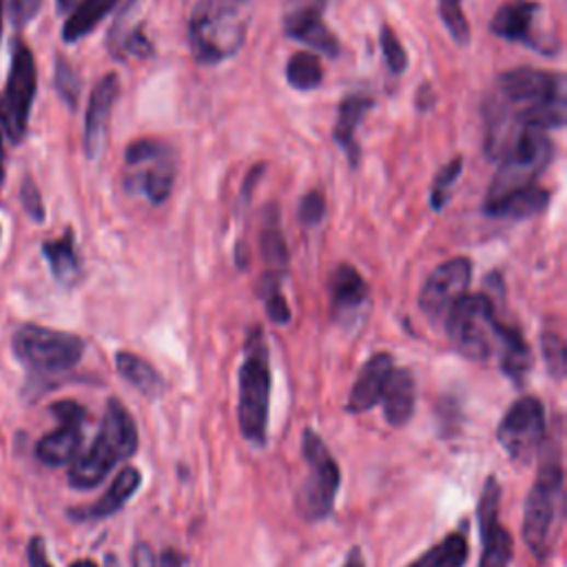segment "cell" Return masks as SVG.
I'll use <instances>...</instances> for the list:
<instances>
[{"label":"cell","instance_id":"1","mask_svg":"<svg viewBox=\"0 0 567 567\" xmlns=\"http://www.w3.org/2000/svg\"><path fill=\"white\" fill-rule=\"evenodd\" d=\"M567 116L565 76L541 69H510L499 76L486 120V151L499 160L525 127L560 129Z\"/></svg>","mask_w":567,"mask_h":567},{"label":"cell","instance_id":"2","mask_svg":"<svg viewBox=\"0 0 567 567\" xmlns=\"http://www.w3.org/2000/svg\"><path fill=\"white\" fill-rule=\"evenodd\" d=\"M563 461L556 441L541 445L536 482L528 493L523 510V541L539 560H545L558 539L563 523Z\"/></svg>","mask_w":567,"mask_h":567},{"label":"cell","instance_id":"3","mask_svg":"<svg viewBox=\"0 0 567 567\" xmlns=\"http://www.w3.org/2000/svg\"><path fill=\"white\" fill-rule=\"evenodd\" d=\"M251 0H198L188 21V45L200 65L235 56L248 34Z\"/></svg>","mask_w":567,"mask_h":567},{"label":"cell","instance_id":"4","mask_svg":"<svg viewBox=\"0 0 567 567\" xmlns=\"http://www.w3.org/2000/svg\"><path fill=\"white\" fill-rule=\"evenodd\" d=\"M136 452L138 426L131 413L118 400H109L96 441L71 463L69 484L76 490L96 488L107 479L116 463L131 459Z\"/></svg>","mask_w":567,"mask_h":567},{"label":"cell","instance_id":"5","mask_svg":"<svg viewBox=\"0 0 567 567\" xmlns=\"http://www.w3.org/2000/svg\"><path fill=\"white\" fill-rule=\"evenodd\" d=\"M270 359L259 328L246 335L244 359L240 366V402L238 419L242 437L253 445H264L268 435L270 406Z\"/></svg>","mask_w":567,"mask_h":567},{"label":"cell","instance_id":"6","mask_svg":"<svg viewBox=\"0 0 567 567\" xmlns=\"http://www.w3.org/2000/svg\"><path fill=\"white\" fill-rule=\"evenodd\" d=\"M443 328L452 346L470 361H488L499 350L504 322L488 296H465L448 313Z\"/></svg>","mask_w":567,"mask_h":567},{"label":"cell","instance_id":"7","mask_svg":"<svg viewBox=\"0 0 567 567\" xmlns=\"http://www.w3.org/2000/svg\"><path fill=\"white\" fill-rule=\"evenodd\" d=\"M552 153L554 144L547 131L541 127H525L499 158V169L488 188L486 207L534 186V180L549 164Z\"/></svg>","mask_w":567,"mask_h":567},{"label":"cell","instance_id":"8","mask_svg":"<svg viewBox=\"0 0 567 567\" xmlns=\"http://www.w3.org/2000/svg\"><path fill=\"white\" fill-rule=\"evenodd\" d=\"M302 454L306 479L298 495V512L306 521H324L335 510L342 472L326 441L313 428H306L302 435Z\"/></svg>","mask_w":567,"mask_h":567},{"label":"cell","instance_id":"9","mask_svg":"<svg viewBox=\"0 0 567 567\" xmlns=\"http://www.w3.org/2000/svg\"><path fill=\"white\" fill-rule=\"evenodd\" d=\"M127 188L151 205H164L173 192L177 162L169 144L155 138H140L125 151Z\"/></svg>","mask_w":567,"mask_h":567},{"label":"cell","instance_id":"10","mask_svg":"<svg viewBox=\"0 0 567 567\" xmlns=\"http://www.w3.org/2000/svg\"><path fill=\"white\" fill-rule=\"evenodd\" d=\"M14 352L34 372L54 374L71 370L82 359L84 342L73 333L27 324L14 335Z\"/></svg>","mask_w":567,"mask_h":567},{"label":"cell","instance_id":"11","mask_svg":"<svg viewBox=\"0 0 567 567\" xmlns=\"http://www.w3.org/2000/svg\"><path fill=\"white\" fill-rule=\"evenodd\" d=\"M36 96V62L32 49L23 43H14L12 69L8 84L0 93V127L5 136L19 144L23 142L30 125V112Z\"/></svg>","mask_w":567,"mask_h":567},{"label":"cell","instance_id":"12","mask_svg":"<svg viewBox=\"0 0 567 567\" xmlns=\"http://www.w3.org/2000/svg\"><path fill=\"white\" fill-rule=\"evenodd\" d=\"M545 406L536 397H521L501 419L497 430L501 448L517 463H530L545 441Z\"/></svg>","mask_w":567,"mask_h":567},{"label":"cell","instance_id":"13","mask_svg":"<svg viewBox=\"0 0 567 567\" xmlns=\"http://www.w3.org/2000/svg\"><path fill=\"white\" fill-rule=\"evenodd\" d=\"M472 279V262L467 257H452L439 264L426 279L419 293V309L432 324H443L459 300L467 296Z\"/></svg>","mask_w":567,"mask_h":567},{"label":"cell","instance_id":"14","mask_svg":"<svg viewBox=\"0 0 567 567\" xmlns=\"http://www.w3.org/2000/svg\"><path fill=\"white\" fill-rule=\"evenodd\" d=\"M541 14L543 10L534 0H508L497 10L490 30L508 43H519L543 56H552L558 51V40L543 32Z\"/></svg>","mask_w":567,"mask_h":567},{"label":"cell","instance_id":"15","mask_svg":"<svg viewBox=\"0 0 567 567\" xmlns=\"http://www.w3.org/2000/svg\"><path fill=\"white\" fill-rule=\"evenodd\" d=\"M499 508H501V484L497 482V477H488L477 506V521L482 532L479 567H508L512 560L514 543H512V534L501 523Z\"/></svg>","mask_w":567,"mask_h":567},{"label":"cell","instance_id":"16","mask_svg":"<svg viewBox=\"0 0 567 567\" xmlns=\"http://www.w3.org/2000/svg\"><path fill=\"white\" fill-rule=\"evenodd\" d=\"M51 415L60 421V428L38 441L36 454L45 465L58 467L73 463L82 448V426L86 410L76 402H58L51 406Z\"/></svg>","mask_w":567,"mask_h":567},{"label":"cell","instance_id":"17","mask_svg":"<svg viewBox=\"0 0 567 567\" xmlns=\"http://www.w3.org/2000/svg\"><path fill=\"white\" fill-rule=\"evenodd\" d=\"M331 309L342 326H355L368 311L370 289L361 273L350 264H339L331 275Z\"/></svg>","mask_w":567,"mask_h":567},{"label":"cell","instance_id":"18","mask_svg":"<svg viewBox=\"0 0 567 567\" xmlns=\"http://www.w3.org/2000/svg\"><path fill=\"white\" fill-rule=\"evenodd\" d=\"M120 96L118 73H107L91 91L86 118H84V153L86 158H99L105 144L107 127L112 120L114 105Z\"/></svg>","mask_w":567,"mask_h":567},{"label":"cell","instance_id":"19","mask_svg":"<svg viewBox=\"0 0 567 567\" xmlns=\"http://www.w3.org/2000/svg\"><path fill=\"white\" fill-rule=\"evenodd\" d=\"M395 370V361H393V355L389 352H377L372 355L359 377L357 382L350 391V397H348V413H355V415H361V413H368L372 406L382 404V397H384V389L389 384V377L391 372Z\"/></svg>","mask_w":567,"mask_h":567},{"label":"cell","instance_id":"20","mask_svg":"<svg viewBox=\"0 0 567 567\" xmlns=\"http://www.w3.org/2000/svg\"><path fill=\"white\" fill-rule=\"evenodd\" d=\"M140 484H142L140 470L134 467V465H127L125 470L118 472V477L114 479V484L109 486V490L103 495L101 501H96L93 506H86V508L71 510L69 514L76 521H101V519L114 517L136 495Z\"/></svg>","mask_w":567,"mask_h":567},{"label":"cell","instance_id":"21","mask_svg":"<svg viewBox=\"0 0 567 567\" xmlns=\"http://www.w3.org/2000/svg\"><path fill=\"white\" fill-rule=\"evenodd\" d=\"M284 32L293 40H300L326 54L328 58H335L339 54L337 36L324 23L322 12H284Z\"/></svg>","mask_w":567,"mask_h":567},{"label":"cell","instance_id":"22","mask_svg":"<svg viewBox=\"0 0 567 567\" xmlns=\"http://www.w3.org/2000/svg\"><path fill=\"white\" fill-rule=\"evenodd\" d=\"M374 107V103L361 93H350L346 96L337 109V120L333 129L335 142L346 153L350 166L355 169L359 164V144H357V131L366 118V114Z\"/></svg>","mask_w":567,"mask_h":567},{"label":"cell","instance_id":"23","mask_svg":"<svg viewBox=\"0 0 567 567\" xmlns=\"http://www.w3.org/2000/svg\"><path fill=\"white\" fill-rule=\"evenodd\" d=\"M382 404H384V417L391 426L400 428L413 419L415 404H417V384H415V374L408 368H395L391 372Z\"/></svg>","mask_w":567,"mask_h":567},{"label":"cell","instance_id":"24","mask_svg":"<svg viewBox=\"0 0 567 567\" xmlns=\"http://www.w3.org/2000/svg\"><path fill=\"white\" fill-rule=\"evenodd\" d=\"M43 255L56 277L58 284L62 287H73V284L80 279L82 275V264H80V255L76 251V242H73V231L67 229L62 238L45 242L43 244Z\"/></svg>","mask_w":567,"mask_h":567},{"label":"cell","instance_id":"25","mask_svg":"<svg viewBox=\"0 0 567 567\" xmlns=\"http://www.w3.org/2000/svg\"><path fill=\"white\" fill-rule=\"evenodd\" d=\"M499 366L501 370L510 377L512 382L523 384L525 374L532 368V352L523 339V335L514 328L504 324L501 328V337H499Z\"/></svg>","mask_w":567,"mask_h":567},{"label":"cell","instance_id":"26","mask_svg":"<svg viewBox=\"0 0 567 567\" xmlns=\"http://www.w3.org/2000/svg\"><path fill=\"white\" fill-rule=\"evenodd\" d=\"M259 248H262V257L268 266V273L284 277V273H287V266H289V248H287V240H284V233L279 227V216H277L275 207H268L264 211Z\"/></svg>","mask_w":567,"mask_h":567},{"label":"cell","instance_id":"27","mask_svg":"<svg viewBox=\"0 0 567 567\" xmlns=\"http://www.w3.org/2000/svg\"><path fill=\"white\" fill-rule=\"evenodd\" d=\"M118 3L120 0H82L78 8H73L62 27V40L69 45L78 43L96 30Z\"/></svg>","mask_w":567,"mask_h":567},{"label":"cell","instance_id":"28","mask_svg":"<svg viewBox=\"0 0 567 567\" xmlns=\"http://www.w3.org/2000/svg\"><path fill=\"white\" fill-rule=\"evenodd\" d=\"M547 202H549V194L545 188L528 186L523 192H517L495 205H488L486 213L504 220H525L541 213L547 207Z\"/></svg>","mask_w":567,"mask_h":567},{"label":"cell","instance_id":"29","mask_svg":"<svg viewBox=\"0 0 567 567\" xmlns=\"http://www.w3.org/2000/svg\"><path fill=\"white\" fill-rule=\"evenodd\" d=\"M470 556V539L465 528L454 530L443 541L432 545L419 558L408 563L406 567H463Z\"/></svg>","mask_w":567,"mask_h":567},{"label":"cell","instance_id":"30","mask_svg":"<svg viewBox=\"0 0 567 567\" xmlns=\"http://www.w3.org/2000/svg\"><path fill=\"white\" fill-rule=\"evenodd\" d=\"M116 368L134 389H138L147 397H158L164 391V382H162L160 372L147 359H142L134 352L120 350L116 355Z\"/></svg>","mask_w":567,"mask_h":567},{"label":"cell","instance_id":"31","mask_svg":"<svg viewBox=\"0 0 567 567\" xmlns=\"http://www.w3.org/2000/svg\"><path fill=\"white\" fill-rule=\"evenodd\" d=\"M324 67L311 51H298L287 62V80L298 91H313L322 84Z\"/></svg>","mask_w":567,"mask_h":567},{"label":"cell","instance_id":"32","mask_svg":"<svg viewBox=\"0 0 567 567\" xmlns=\"http://www.w3.org/2000/svg\"><path fill=\"white\" fill-rule=\"evenodd\" d=\"M259 293H262L266 313L275 324H289L291 322V306H289L287 298L281 296V277L266 273L264 279H262Z\"/></svg>","mask_w":567,"mask_h":567},{"label":"cell","instance_id":"33","mask_svg":"<svg viewBox=\"0 0 567 567\" xmlns=\"http://www.w3.org/2000/svg\"><path fill=\"white\" fill-rule=\"evenodd\" d=\"M461 171H463V158H454L445 166H441V171L437 173L432 188H430V207L435 211H443L448 207Z\"/></svg>","mask_w":567,"mask_h":567},{"label":"cell","instance_id":"34","mask_svg":"<svg viewBox=\"0 0 567 567\" xmlns=\"http://www.w3.org/2000/svg\"><path fill=\"white\" fill-rule=\"evenodd\" d=\"M461 3H463V0H439V16L445 23L454 43L467 45L470 43V25H467V19L461 10Z\"/></svg>","mask_w":567,"mask_h":567},{"label":"cell","instance_id":"35","mask_svg":"<svg viewBox=\"0 0 567 567\" xmlns=\"http://www.w3.org/2000/svg\"><path fill=\"white\" fill-rule=\"evenodd\" d=\"M54 82H56L58 96L67 103L69 109H76L78 107V99H80V78H78L76 69L65 58L56 60Z\"/></svg>","mask_w":567,"mask_h":567},{"label":"cell","instance_id":"36","mask_svg":"<svg viewBox=\"0 0 567 567\" xmlns=\"http://www.w3.org/2000/svg\"><path fill=\"white\" fill-rule=\"evenodd\" d=\"M382 51H384V58H386V65L389 69L395 73V76H402L406 69H408V54L402 45V40L397 38L395 30L391 25H384L382 27Z\"/></svg>","mask_w":567,"mask_h":567},{"label":"cell","instance_id":"37","mask_svg":"<svg viewBox=\"0 0 567 567\" xmlns=\"http://www.w3.org/2000/svg\"><path fill=\"white\" fill-rule=\"evenodd\" d=\"M541 350H543L549 374L554 377V380H560V377L565 374V344H563L560 335L545 331L541 337Z\"/></svg>","mask_w":567,"mask_h":567},{"label":"cell","instance_id":"38","mask_svg":"<svg viewBox=\"0 0 567 567\" xmlns=\"http://www.w3.org/2000/svg\"><path fill=\"white\" fill-rule=\"evenodd\" d=\"M21 202H23V209L25 213L36 222H45V205H43V196L38 192L36 182L32 180V175H25L23 177V186H21Z\"/></svg>","mask_w":567,"mask_h":567},{"label":"cell","instance_id":"39","mask_svg":"<svg viewBox=\"0 0 567 567\" xmlns=\"http://www.w3.org/2000/svg\"><path fill=\"white\" fill-rule=\"evenodd\" d=\"M326 216V198L322 192H311L300 200V224L304 227H317Z\"/></svg>","mask_w":567,"mask_h":567},{"label":"cell","instance_id":"40","mask_svg":"<svg viewBox=\"0 0 567 567\" xmlns=\"http://www.w3.org/2000/svg\"><path fill=\"white\" fill-rule=\"evenodd\" d=\"M43 8V0H8V12L14 27H25L32 23Z\"/></svg>","mask_w":567,"mask_h":567},{"label":"cell","instance_id":"41","mask_svg":"<svg viewBox=\"0 0 567 567\" xmlns=\"http://www.w3.org/2000/svg\"><path fill=\"white\" fill-rule=\"evenodd\" d=\"M27 556H30V567H54L51 560H49V556H47L45 539H40V536H34V539L30 541Z\"/></svg>","mask_w":567,"mask_h":567},{"label":"cell","instance_id":"42","mask_svg":"<svg viewBox=\"0 0 567 567\" xmlns=\"http://www.w3.org/2000/svg\"><path fill=\"white\" fill-rule=\"evenodd\" d=\"M184 560H186V558H184L180 552H175V549H164V552L155 558L153 567H182Z\"/></svg>","mask_w":567,"mask_h":567},{"label":"cell","instance_id":"43","mask_svg":"<svg viewBox=\"0 0 567 567\" xmlns=\"http://www.w3.org/2000/svg\"><path fill=\"white\" fill-rule=\"evenodd\" d=\"M155 558L149 549V545H138L134 552V567H153Z\"/></svg>","mask_w":567,"mask_h":567},{"label":"cell","instance_id":"44","mask_svg":"<svg viewBox=\"0 0 567 567\" xmlns=\"http://www.w3.org/2000/svg\"><path fill=\"white\" fill-rule=\"evenodd\" d=\"M342 567H366V558H363V552L361 547H352L344 560Z\"/></svg>","mask_w":567,"mask_h":567},{"label":"cell","instance_id":"45","mask_svg":"<svg viewBox=\"0 0 567 567\" xmlns=\"http://www.w3.org/2000/svg\"><path fill=\"white\" fill-rule=\"evenodd\" d=\"M5 177V151H3V138H0V182Z\"/></svg>","mask_w":567,"mask_h":567},{"label":"cell","instance_id":"46","mask_svg":"<svg viewBox=\"0 0 567 567\" xmlns=\"http://www.w3.org/2000/svg\"><path fill=\"white\" fill-rule=\"evenodd\" d=\"M73 3L76 0H58V12L62 14V12H69L71 8H73Z\"/></svg>","mask_w":567,"mask_h":567},{"label":"cell","instance_id":"47","mask_svg":"<svg viewBox=\"0 0 567 567\" xmlns=\"http://www.w3.org/2000/svg\"><path fill=\"white\" fill-rule=\"evenodd\" d=\"M71 567H99V563H93V560H89V558H82V560L71 563Z\"/></svg>","mask_w":567,"mask_h":567},{"label":"cell","instance_id":"48","mask_svg":"<svg viewBox=\"0 0 567 567\" xmlns=\"http://www.w3.org/2000/svg\"><path fill=\"white\" fill-rule=\"evenodd\" d=\"M3 8H5V0H0V36H3Z\"/></svg>","mask_w":567,"mask_h":567}]
</instances>
